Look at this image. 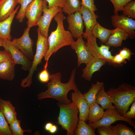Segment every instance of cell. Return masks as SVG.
<instances>
[{"label":"cell","instance_id":"6da1fadb","mask_svg":"<svg viewBox=\"0 0 135 135\" xmlns=\"http://www.w3.org/2000/svg\"><path fill=\"white\" fill-rule=\"evenodd\" d=\"M76 70V69L72 70L68 81L66 83L61 82L62 77L60 72L50 75V81L46 85L48 88L47 89L38 94V99L41 100L51 98L55 99L60 103H70L71 101L67 97L68 92L71 90L74 91L78 89L75 82Z\"/></svg>","mask_w":135,"mask_h":135},{"label":"cell","instance_id":"7a4b0ae2","mask_svg":"<svg viewBox=\"0 0 135 135\" xmlns=\"http://www.w3.org/2000/svg\"><path fill=\"white\" fill-rule=\"evenodd\" d=\"M54 18L57 26L48 38L49 48L44 57L46 64L53 54L64 46H70L75 41L70 32L64 28L63 22L66 18L62 12L58 13Z\"/></svg>","mask_w":135,"mask_h":135},{"label":"cell","instance_id":"3957f363","mask_svg":"<svg viewBox=\"0 0 135 135\" xmlns=\"http://www.w3.org/2000/svg\"><path fill=\"white\" fill-rule=\"evenodd\" d=\"M106 92L119 113L125 117L129 106L135 100V86L124 83L117 88H110Z\"/></svg>","mask_w":135,"mask_h":135},{"label":"cell","instance_id":"277c9868","mask_svg":"<svg viewBox=\"0 0 135 135\" xmlns=\"http://www.w3.org/2000/svg\"><path fill=\"white\" fill-rule=\"evenodd\" d=\"M60 108L56 124L67 131V135H74L76 129L79 119L78 108L74 102L68 104L57 103Z\"/></svg>","mask_w":135,"mask_h":135},{"label":"cell","instance_id":"5b68a950","mask_svg":"<svg viewBox=\"0 0 135 135\" xmlns=\"http://www.w3.org/2000/svg\"><path fill=\"white\" fill-rule=\"evenodd\" d=\"M38 39L36 43V53L34 56L31 67L27 77L21 81L20 85L23 88L29 87L32 83V75L37 70L38 64L41 63L49 48L48 38L42 36L38 28L37 30Z\"/></svg>","mask_w":135,"mask_h":135},{"label":"cell","instance_id":"8992f818","mask_svg":"<svg viewBox=\"0 0 135 135\" xmlns=\"http://www.w3.org/2000/svg\"><path fill=\"white\" fill-rule=\"evenodd\" d=\"M85 38L87 40L86 45L94 57L104 60L106 62L111 64L113 56L109 50L110 46L101 44L100 46H99L96 38L92 34L87 36Z\"/></svg>","mask_w":135,"mask_h":135},{"label":"cell","instance_id":"52a82bcc","mask_svg":"<svg viewBox=\"0 0 135 135\" xmlns=\"http://www.w3.org/2000/svg\"><path fill=\"white\" fill-rule=\"evenodd\" d=\"M45 0L43 9V14L39 18L37 26L41 34L46 38L48 36V31L51 22L56 15L62 12V8L58 7L49 8Z\"/></svg>","mask_w":135,"mask_h":135},{"label":"cell","instance_id":"ba28073f","mask_svg":"<svg viewBox=\"0 0 135 135\" xmlns=\"http://www.w3.org/2000/svg\"><path fill=\"white\" fill-rule=\"evenodd\" d=\"M119 120L126 122L135 128L134 122L132 120L127 118L121 115L117 109H106V110L104 112L102 117L99 120L95 122L88 124L95 129L98 126L111 125L113 123Z\"/></svg>","mask_w":135,"mask_h":135},{"label":"cell","instance_id":"9c48e42d","mask_svg":"<svg viewBox=\"0 0 135 135\" xmlns=\"http://www.w3.org/2000/svg\"><path fill=\"white\" fill-rule=\"evenodd\" d=\"M30 29V28L27 27L24 29L20 37L19 38H14L11 42L31 61L33 60L34 55L32 50L34 42L30 37L29 34Z\"/></svg>","mask_w":135,"mask_h":135},{"label":"cell","instance_id":"30bf717a","mask_svg":"<svg viewBox=\"0 0 135 135\" xmlns=\"http://www.w3.org/2000/svg\"><path fill=\"white\" fill-rule=\"evenodd\" d=\"M11 41L3 39L2 44L4 50L9 51L15 63L22 65V68L25 70L29 71L32 66V62L29 60L20 50L14 46Z\"/></svg>","mask_w":135,"mask_h":135},{"label":"cell","instance_id":"8fae6325","mask_svg":"<svg viewBox=\"0 0 135 135\" xmlns=\"http://www.w3.org/2000/svg\"><path fill=\"white\" fill-rule=\"evenodd\" d=\"M45 0H33L25 10V16L28 19L27 27L30 28L37 25L38 20L42 15Z\"/></svg>","mask_w":135,"mask_h":135},{"label":"cell","instance_id":"7c38bea8","mask_svg":"<svg viewBox=\"0 0 135 135\" xmlns=\"http://www.w3.org/2000/svg\"><path fill=\"white\" fill-rule=\"evenodd\" d=\"M112 24L114 28L118 27L124 30L128 34V38L135 37V21L124 14H114L111 17Z\"/></svg>","mask_w":135,"mask_h":135},{"label":"cell","instance_id":"4fadbf2b","mask_svg":"<svg viewBox=\"0 0 135 135\" xmlns=\"http://www.w3.org/2000/svg\"><path fill=\"white\" fill-rule=\"evenodd\" d=\"M66 19L68 25V29L73 38H78L82 36L84 26L80 12H77L68 15Z\"/></svg>","mask_w":135,"mask_h":135},{"label":"cell","instance_id":"5bb4252c","mask_svg":"<svg viewBox=\"0 0 135 135\" xmlns=\"http://www.w3.org/2000/svg\"><path fill=\"white\" fill-rule=\"evenodd\" d=\"M86 42L81 36L78 38L71 45V48L76 53L77 67L83 64H87L93 57L86 46Z\"/></svg>","mask_w":135,"mask_h":135},{"label":"cell","instance_id":"9a60e30c","mask_svg":"<svg viewBox=\"0 0 135 135\" xmlns=\"http://www.w3.org/2000/svg\"><path fill=\"white\" fill-rule=\"evenodd\" d=\"M74 91L72 94L71 99L72 102L76 104L78 108L79 120H83L86 122L88 120L89 111V105L78 89Z\"/></svg>","mask_w":135,"mask_h":135},{"label":"cell","instance_id":"2e32d148","mask_svg":"<svg viewBox=\"0 0 135 135\" xmlns=\"http://www.w3.org/2000/svg\"><path fill=\"white\" fill-rule=\"evenodd\" d=\"M80 12L86 27L85 31L83 33L82 37L85 38L87 36L91 34L94 27L97 22L96 19L99 16L94 12L82 5L81 6Z\"/></svg>","mask_w":135,"mask_h":135},{"label":"cell","instance_id":"e0dca14e","mask_svg":"<svg viewBox=\"0 0 135 135\" xmlns=\"http://www.w3.org/2000/svg\"><path fill=\"white\" fill-rule=\"evenodd\" d=\"M106 62L104 60L93 57L82 69V77L86 80L90 81L93 74L99 70Z\"/></svg>","mask_w":135,"mask_h":135},{"label":"cell","instance_id":"ac0fdd59","mask_svg":"<svg viewBox=\"0 0 135 135\" xmlns=\"http://www.w3.org/2000/svg\"><path fill=\"white\" fill-rule=\"evenodd\" d=\"M16 64L11 57L0 63V79L12 81L15 76Z\"/></svg>","mask_w":135,"mask_h":135},{"label":"cell","instance_id":"d6986e66","mask_svg":"<svg viewBox=\"0 0 135 135\" xmlns=\"http://www.w3.org/2000/svg\"><path fill=\"white\" fill-rule=\"evenodd\" d=\"M20 6V5H18L8 18L0 22V38L11 41L12 38L10 35L11 25L14 16Z\"/></svg>","mask_w":135,"mask_h":135},{"label":"cell","instance_id":"ffe728a7","mask_svg":"<svg viewBox=\"0 0 135 135\" xmlns=\"http://www.w3.org/2000/svg\"><path fill=\"white\" fill-rule=\"evenodd\" d=\"M128 38V34L126 32L117 27L110 34L105 45L115 47H120L122 46L123 40H126Z\"/></svg>","mask_w":135,"mask_h":135},{"label":"cell","instance_id":"44dd1931","mask_svg":"<svg viewBox=\"0 0 135 135\" xmlns=\"http://www.w3.org/2000/svg\"><path fill=\"white\" fill-rule=\"evenodd\" d=\"M0 112L4 115L8 124H10L17 119V114L14 107L9 100L0 98Z\"/></svg>","mask_w":135,"mask_h":135},{"label":"cell","instance_id":"7402d4cb","mask_svg":"<svg viewBox=\"0 0 135 135\" xmlns=\"http://www.w3.org/2000/svg\"><path fill=\"white\" fill-rule=\"evenodd\" d=\"M18 0L0 1V22L8 18L14 11L18 4Z\"/></svg>","mask_w":135,"mask_h":135},{"label":"cell","instance_id":"603a6c76","mask_svg":"<svg viewBox=\"0 0 135 135\" xmlns=\"http://www.w3.org/2000/svg\"><path fill=\"white\" fill-rule=\"evenodd\" d=\"M95 102L100 104L104 109H116V107L112 105L109 96L105 91L104 85L100 88L97 93Z\"/></svg>","mask_w":135,"mask_h":135},{"label":"cell","instance_id":"cb8c5ba5","mask_svg":"<svg viewBox=\"0 0 135 135\" xmlns=\"http://www.w3.org/2000/svg\"><path fill=\"white\" fill-rule=\"evenodd\" d=\"M105 28L97 22L94 27L91 34L96 38H98L101 42L106 44L111 34L114 31Z\"/></svg>","mask_w":135,"mask_h":135},{"label":"cell","instance_id":"d4e9b609","mask_svg":"<svg viewBox=\"0 0 135 135\" xmlns=\"http://www.w3.org/2000/svg\"><path fill=\"white\" fill-rule=\"evenodd\" d=\"M104 85L103 82L97 81L92 83L88 90L83 94L84 97L88 103L89 107L95 102L96 96L100 89Z\"/></svg>","mask_w":135,"mask_h":135},{"label":"cell","instance_id":"484cf974","mask_svg":"<svg viewBox=\"0 0 135 135\" xmlns=\"http://www.w3.org/2000/svg\"><path fill=\"white\" fill-rule=\"evenodd\" d=\"M104 112L102 107L96 102L89 107V111L88 120V123L97 122L103 116Z\"/></svg>","mask_w":135,"mask_h":135},{"label":"cell","instance_id":"4316f807","mask_svg":"<svg viewBox=\"0 0 135 135\" xmlns=\"http://www.w3.org/2000/svg\"><path fill=\"white\" fill-rule=\"evenodd\" d=\"M81 6V2L80 0H66L62 11L69 15L77 12H80Z\"/></svg>","mask_w":135,"mask_h":135},{"label":"cell","instance_id":"83f0119b","mask_svg":"<svg viewBox=\"0 0 135 135\" xmlns=\"http://www.w3.org/2000/svg\"><path fill=\"white\" fill-rule=\"evenodd\" d=\"M95 129L89 126L83 120H79L74 135H95Z\"/></svg>","mask_w":135,"mask_h":135},{"label":"cell","instance_id":"f1b7e54d","mask_svg":"<svg viewBox=\"0 0 135 135\" xmlns=\"http://www.w3.org/2000/svg\"><path fill=\"white\" fill-rule=\"evenodd\" d=\"M33 0H18V4L20 5V10L16 16V19L22 23L24 19L26 10L28 6Z\"/></svg>","mask_w":135,"mask_h":135},{"label":"cell","instance_id":"f546056e","mask_svg":"<svg viewBox=\"0 0 135 135\" xmlns=\"http://www.w3.org/2000/svg\"><path fill=\"white\" fill-rule=\"evenodd\" d=\"M124 15L132 19L135 18V1L132 0L121 8Z\"/></svg>","mask_w":135,"mask_h":135},{"label":"cell","instance_id":"4dcf8cb0","mask_svg":"<svg viewBox=\"0 0 135 135\" xmlns=\"http://www.w3.org/2000/svg\"><path fill=\"white\" fill-rule=\"evenodd\" d=\"M20 121L16 119L10 124L9 127L13 135H23L25 132H31L30 130H24L22 129L20 125Z\"/></svg>","mask_w":135,"mask_h":135},{"label":"cell","instance_id":"1f68e13d","mask_svg":"<svg viewBox=\"0 0 135 135\" xmlns=\"http://www.w3.org/2000/svg\"><path fill=\"white\" fill-rule=\"evenodd\" d=\"M8 123L2 113L0 112V135H12Z\"/></svg>","mask_w":135,"mask_h":135},{"label":"cell","instance_id":"d6a6232c","mask_svg":"<svg viewBox=\"0 0 135 135\" xmlns=\"http://www.w3.org/2000/svg\"><path fill=\"white\" fill-rule=\"evenodd\" d=\"M117 135H135V132L130 128L122 124L115 126Z\"/></svg>","mask_w":135,"mask_h":135},{"label":"cell","instance_id":"836d02e7","mask_svg":"<svg viewBox=\"0 0 135 135\" xmlns=\"http://www.w3.org/2000/svg\"><path fill=\"white\" fill-rule=\"evenodd\" d=\"M99 135H117L114 126L110 125L100 126L97 128Z\"/></svg>","mask_w":135,"mask_h":135},{"label":"cell","instance_id":"e575fe53","mask_svg":"<svg viewBox=\"0 0 135 135\" xmlns=\"http://www.w3.org/2000/svg\"><path fill=\"white\" fill-rule=\"evenodd\" d=\"M112 3L114 8V14H118L121 9L130 2L133 0H110Z\"/></svg>","mask_w":135,"mask_h":135},{"label":"cell","instance_id":"d590c367","mask_svg":"<svg viewBox=\"0 0 135 135\" xmlns=\"http://www.w3.org/2000/svg\"><path fill=\"white\" fill-rule=\"evenodd\" d=\"M48 66V64H45L44 69L39 73L38 75L39 80L42 83L48 82L50 80V75L47 69Z\"/></svg>","mask_w":135,"mask_h":135},{"label":"cell","instance_id":"8d00e7d4","mask_svg":"<svg viewBox=\"0 0 135 135\" xmlns=\"http://www.w3.org/2000/svg\"><path fill=\"white\" fill-rule=\"evenodd\" d=\"M48 3V7L51 8L54 7H60L62 8L64 6L66 0H43Z\"/></svg>","mask_w":135,"mask_h":135},{"label":"cell","instance_id":"74e56055","mask_svg":"<svg viewBox=\"0 0 135 135\" xmlns=\"http://www.w3.org/2000/svg\"><path fill=\"white\" fill-rule=\"evenodd\" d=\"M126 60L118 53L113 56L111 64L116 66H120L122 65L123 64H126Z\"/></svg>","mask_w":135,"mask_h":135},{"label":"cell","instance_id":"f35d334b","mask_svg":"<svg viewBox=\"0 0 135 135\" xmlns=\"http://www.w3.org/2000/svg\"><path fill=\"white\" fill-rule=\"evenodd\" d=\"M82 5L88 8L91 11L94 13L97 10L96 6L94 4V0H82Z\"/></svg>","mask_w":135,"mask_h":135},{"label":"cell","instance_id":"ab89813d","mask_svg":"<svg viewBox=\"0 0 135 135\" xmlns=\"http://www.w3.org/2000/svg\"><path fill=\"white\" fill-rule=\"evenodd\" d=\"M119 54L126 60L129 61L131 60V56L134 54L129 49L125 47L120 50Z\"/></svg>","mask_w":135,"mask_h":135},{"label":"cell","instance_id":"60d3db41","mask_svg":"<svg viewBox=\"0 0 135 135\" xmlns=\"http://www.w3.org/2000/svg\"><path fill=\"white\" fill-rule=\"evenodd\" d=\"M132 104L130 110L126 112L125 116L126 118L130 120L135 118V100Z\"/></svg>","mask_w":135,"mask_h":135},{"label":"cell","instance_id":"b9f144b4","mask_svg":"<svg viewBox=\"0 0 135 135\" xmlns=\"http://www.w3.org/2000/svg\"><path fill=\"white\" fill-rule=\"evenodd\" d=\"M11 57L10 53L8 51L5 50L0 51V63Z\"/></svg>","mask_w":135,"mask_h":135},{"label":"cell","instance_id":"7bdbcfd3","mask_svg":"<svg viewBox=\"0 0 135 135\" xmlns=\"http://www.w3.org/2000/svg\"><path fill=\"white\" fill-rule=\"evenodd\" d=\"M57 130V126L56 125L53 124L48 132L51 134H54L55 133Z\"/></svg>","mask_w":135,"mask_h":135},{"label":"cell","instance_id":"ee69618b","mask_svg":"<svg viewBox=\"0 0 135 135\" xmlns=\"http://www.w3.org/2000/svg\"><path fill=\"white\" fill-rule=\"evenodd\" d=\"M52 125V124L51 122H49L47 123L44 126L45 130L49 131Z\"/></svg>","mask_w":135,"mask_h":135},{"label":"cell","instance_id":"f6af8a7d","mask_svg":"<svg viewBox=\"0 0 135 135\" xmlns=\"http://www.w3.org/2000/svg\"><path fill=\"white\" fill-rule=\"evenodd\" d=\"M4 39L0 38V47L2 46V42Z\"/></svg>","mask_w":135,"mask_h":135},{"label":"cell","instance_id":"bcb514c9","mask_svg":"<svg viewBox=\"0 0 135 135\" xmlns=\"http://www.w3.org/2000/svg\"><path fill=\"white\" fill-rule=\"evenodd\" d=\"M1 0H0V1Z\"/></svg>","mask_w":135,"mask_h":135}]
</instances>
